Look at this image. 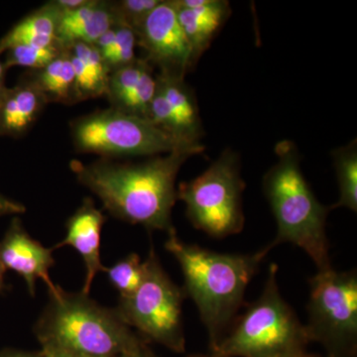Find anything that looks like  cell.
Wrapping results in <instances>:
<instances>
[{"instance_id": "7402d4cb", "label": "cell", "mask_w": 357, "mask_h": 357, "mask_svg": "<svg viewBox=\"0 0 357 357\" xmlns=\"http://www.w3.org/2000/svg\"><path fill=\"white\" fill-rule=\"evenodd\" d=\"M103 272L107 274L110 285L119 293V298H126L132 295L142 283L145 261L136 253H130L112 266L105 267Z\"/></svg>"}, {"instance_id": "4fadbf2b", "label": "cell", "mask_w": 357, "mask_h": 357, "mask_svg": "<svg viewBox=\"0 0 357 357\" xmlns=\"http://www.w3.org/2000/svg\"><path fill=\"white\" fill-rule=\"evenodd\" d=\"M107 222L102 211L96 208L91 198H84L79 208L66 222V236L52 248L70 246L83 258L86 278L81 292L89 295L96 275L105 271L100 257V239L103 225Z\"/></svg>"}, {"instance_id": "9a60e30c", "label": "cell", "mask_w": 357, "mask_h": 357, "mask_svg": "<svg viewBox=\"0 0 357 357\" xmlns=\"http://www.w3.org/2000/svg\"><path fill=\"white\" fill-rule=\"evenodd\" d=\"M46 98L27 74L0 98V136L20 138L43 112Z\"/></svg>"}, {"instance_id": "1f68e13d", "label": "cell", "mask_w": 357, "mask_h": 357, "mask_svg": "<svg viewBox=\"0 0 357 357\" xmlns=\"http://www.w3.org/2000/svg\"><path fill=\"white\" fill-rule=\"evenodd\" d=\"M188 357H223L217 356V354H211V356H204V354H192V356H190Z\"/></svg>"}, {"instance_id": "f1b7e54d", "label": "cell", "mask_w": 357, "mask_h": 357, "mask_svg": "<svg viewBox=\"0 0 357 357\" xmlns=\"http://www.w3.org/2000/svg\"><path fill=\"white\" fill-rule=\"evenodd\" d=\"M45 357H86L77 356V354H69V352L52 351V349H42Z\"/></svg>"}, {"instance_id": "d6986e66", "label": "cell", "mask_w": 357, "mask_h": 357, "mask_svg": "<svg viewBox=\"0 0 357 357\" xmlns=\"http://www.w3.org/2000/svg\"><path fill=\"white\" fill-rule=\"evenodd\" d=\"M48 102L73 105L75 96V73L67 49L50 64L39 70L27 73Z\"/></svg>"}, {"instance_id": "603a6c76", "label": "cell", "mask_w": 357, "mask_h": 357, "mask_svg": "<svg viewBox=\"0 0 357 357\" xmlns=\"http://www.w3.org/2000/svg\"><path fill=\"white\" fill-rule=\"evenodd\" d=\"M64 47L61 44L53 45L50 47L35 46H13L7 49L4 65L6 69L13 67L28 68L31 70L43 69L55 60L64 51Z\"/></svg>"}, {"instance_id": "30bf717a", "label": "cell", "mask_w": 357, "mask_h": 357, "mask_svg": "<svg viewBox=\"0 0 357 357\" xmlns=\"http://www.w3.org/2000/svg\"><path fill=\"white\" fill-rule=\"evenodd\" d=\"M136 36L138 46L146 52L145 60L158 68L159 74L185 79L194 69L174 0H161L136 31Z\"/></svg>"}, {"instance_id": "cb8c5ba5", "label": "cell", "mask_w": 357, "mask_h": 357, "mask_svg": "<svg viewBox=\"0 0 357 357\" xmlns=\"http://www.w3.org/2000/svg\"><path fill=\"white\" fill-rule=\"evenodd\" d=\"M160 2L161 0H121L112 2L115 24L128 26L136 33Z\"/></svg>"}, {"instance_id": "2e32d148", "label": "cell", "mask_w": 357, "mask_h": 357, "mask_svg": "<svg viewBox=\"0 0 357 357\" xmlns=\"http://www.w3.org/2000/svg\"><path fill=\"white\" fill-rule=\"evenodd\" d=\"M114 25L112 1L88 0L74 10H61L57 39L64 48L74 43L93 45Z\"/></svg>"}, {"instance_id": "d4e9b609", "label": "cell", "mask_w": 357, "mask_h": 357, "mask_svg": "<svg viewBox=\"0 0 357 357\" xmlns=\"http://www.w3.org/2000/svg\"><path fill=\"white\" fill-rule=\"evenodd\" d=\"M24 213H26L25 206L20 202L14 201L0 194V218L6 215H22Z\"/></svg>"}, {"instance_id": "5bb4252c", "label": "cell", "mask_w": 357, "mask_h": 357, "mask_svg": "<svg viewBox=\"0 0 357 357\" xmlns=\"http://www.w3.org/2000/svg\"><path fill=\"white\" fill-rule=\"evenodd\" d=\"M174 3L195 68L229 20L231 7L227 0H174Z\"/></svg>"}, {"instance_id": "52a82bcc", "label": "cell", "mask_w": 357, "mask_h": 357, "mask_svg": "<svg viewBox=\"0 0 357 357\" xmlns=\"http://www.w3.org/2000/svg\"><path fill=\"white\" fill-rule=\"evenodd\" d=\"M70 131L77 152L102 159L154 157L203 145L185 144L147 119L114 107L77 117L70 122Z\"/></svg>"}, {"instance_id": "ac0fdd59", "label": "cell", "mask_w": 357, "mask_h": 357, "mask_svg": "<svg viewBox=\"0 0 357 357\" xmlns=\"http://www.w3.org/2000/svg\"><path fill=\"white\" fill-rule=\"evenodd\" d=\"M75 73L76 102L105 96L109 70L93 45L74 43L66 47Z\"/></svg>"}, {"instance_id": "ba28073f", "label": "cell", "mask_w": 357, "mask_h": 357, "mask_svg": "<svg viewBox=\"0 0 357 357\" xmlns=\"http://www.w3.org/2000/svg\"><path fill=\"white\" fill-rule=\"evenodd\" d=\"M144 261L142 283L132 295L119 298L117 312L144 340L182 354L185 347L182 314L184 291L166 273L153 245Z\"/></svg>"}, {"instance_id": "277c9868", "label": "cell", "mask_w": 357, "mask_h": 357, "mask_svg": "<svg viewBox=\"0 0 357 357\" xmlns=\"http://www.w3.org/2000/svg\"><path fill=\"white\" fill-rule=\"evenodd\" d=\"M276 163L263 177V192L276 220L277 234L272 249L290 243L302 249L318 271L332 268L326 218L331 206L317 199L301 170L297 145L281 140L275 146Z\"/></svg>"}, {"instance_id": "8992f818", "label": "cell", "mask_w": 357, "mask_h": 357, "mask_svg": "<svg viewBox=\"0 0 357 357\" xmlns=\"http://www.w3.org/2000/svg\"><path fill=\"white\" fill-rule=\"evenodd\" d=\"M241 156L227 147L201 175L177 188V199L185 206V215L196 229L215 239L236 236L243 230Z\"/></svg>"}, {"instance_id": "4316f807", "label": "cell", "mask_w": 357, "mask_h": 357, "mask_svg": "<svg viewBox=\"0 0 357 357\" xmlns=\"http://www.w3.org/2000/svg\"><path fill=\"white\" fill-rule=\"evenodd\" d=\"M119 357H155V356L148 349L146 344H144L140 345L137 349H133V351H129L128 354Z\"/></svg>"}, {"instance_id": "44dd1931", "label": "cell", "mask_w": 357, "mask_h": 357, "mask_svg": "<svg viewBox=\"0 0 357 357\" xmlns=\"http://www.w3.org/2000/svg\"><path fill=\"white\" fill-rule=\"evenodd\" d=\"M150 64L145 59H136L133 63L109 73L107 96L114 109H119L122 103L133 93L139 83L143 73Z\"/></svg>"}, {"instance_id": "e0dca14e", "label": "cell", "mask_w": 357, "mask_h": 357, "mask_svg": "<svg viewBox=\"0 0 357 357\" xmlns=\"http://www.w3.org/2000/svg\"><path fill=\"white\" fill-rule=\"evenodd\" d=\"M60 15L61 10L54 1L40 7L16 23L0 38V51L3 54L7 49L18 45L50 47L60 44L57 39Z\"/></svg>"}, {"instance_id": "8fae6325", "label": "cell", "mask_w": 357, "mask_h": 357, "mask_svg": "<svg viewBox=\"0 0 357 357\" xmlns=\"http://www.w3.org/2000/svg\"><path fill=\"white\" fill-rule=\"evenodd\" d=\"M147 119L181 142L202 144L203 122L196 95L182 77L157 75L156 93Z\"/></svg>"}, {"instance_id": "7c38bea8", "label": "cell", "mask_w": 357, "mask_h": 357, "mask_svg": "<svg viewBox=\"0 0 357 357\" xmlns=\"http://www.w3.org/2000/svg\"><path fill=\"white\" fill-rule=\"evenodd\" d=\"M53 251L33 238L23 227L20 218L15 217L0 239V264L4 269L11 270L22 277L32 297L36 294L38 280L46 284L49 295H52L61 288L50 277V269L55 265Z\"/></svg>"}, {"instance_id": "484cf974", "label": "cell", "mask_w": 357, "mask_h": 357, "mask_svg": "<svg viewBox=\"0 0 357 357\" xmlns=\"http://www.w3.org/2000/svg\"><path fill=\"white\" fill-rule=\"evenodd\" d=\"M0 357H45L43 352H30L16 351V349H3L0 351Z\"/></svg>"}, {"instance_id": "5b68a950", "label": "cell", "mask_w": 357, "mask_h": 357, "mask_svg": "<svg viewBox=\"0 0 357 357\" xmlns=\"http://www.w3.org/2000/svg\"><path fill=\"white\" fill-rule=\"evenodd\" d=\"M277 274L278 265L271 263L261 295L236 317L213 354L223 357H283L307 349L310 340L305 324L282 296Z\"/></svg>"}, {"instance_id": "3957f363", "label": "cell", "mask_w": 357, "mask_h": 357, "mask_svg": "<svg viewBox=\"0 0 357 357\" xmlns=\"http://www.w3.org/2000/svg\"><path fill=\"white\" fill-rule=\"evenodd\" d=\"M34 333L42 349L86 357H119L146 344L116 307H103L89 295L67 292L62 287L49 295Z\"/></svg>"}, {"instance_id": "6da1fadb", "label": "cell", "mask_w": 357, "mask_h": 357, "mask_svg": "<svg viewBox=\"0 0 357 357\" xmlns=\"http://www.w3.org/2000/svg\"><path fill=\"white\" fill-rule=\"evenodd\" d=\"M204 145L150 157L140 163H119L100 158L91 163L70 162L77 182L98 196L112 217L149 231L174 229L172 211L177 199L176 180L191 157L204 153Z\"/></svg>"}, {"instance_id": "f546056e", "label": "cell", "mask_w": 357, "mask_h": 357, "mask_svg": "<svg viewBox=\"0 0 357 357\" xmlns=\"http://www.w3.org/2000/svg\"><path fill=\"white\" fill-rule=\"evenodd\" d=\"M6 272V270L0 264V295L6 292V290H8V286L6 285V279H4Z\"/></svg>"}, {"instance_id": "83f0119b", "label": "cell", "mask_w": 357, "mask_h": 357, "mask_svg": "<svg viewBox=\"0 0 357 357\" xmlns=\"http://www.w3.org/2000/svg\"><path fill=\"white\" fill-rule=\"evenodd\" d=\"M2 52L0 51V57H1ZM6 67L4 65L3 61L0 59V98L3 95L4 91H6L7 86H6Z\"/></svg>"}, {"instance_id": "7a4b0ae2", "label": "cell", "mask_w": 357, "mask_h": 357, "mask_svg": "<svg viewBox=\"0 0 357 357\" xmlns=\"http://www.w3.org/2000/svg\"><path fill=\"white\" fill-rule=\"evenodd\" d=\"M167 234L164 246L180 265L185 299L196 305L213 351L236 319L246 289L272 248L268 243L255 253H222L185 243L175 227Z\"/></svg>"}, {"instance_id": "4dcf8cb0", "label": "cell", "mask_w": 357, "mask_h": 357, "mask_svg": "<svg viewBox=\"0 0 357 357\" xmlns=\"http://www.w3.org/2000/svg\"><path fill=\"white\" fill-rule=\"evenodd\" d=\"M283 357H319V356H316V354H310V352L307 351V349H305V351L294 352V354H288V356H283Z\"/></svg>"}, {"instance_id": "ffe728a7", "label": "cell", "mask_w": 357, "mask_h": 357, "mask_svg": "<svg viewBox=\"0 0 357 357\" xmlns=\"http://www.w3.org/2000/svg\"><path fill=\"white\" fill-rule=\"evenodd\" d=\"M333 167L337 175L340 198L331 210L345 208L357 211V141L351 140L345 146L332 152Z\"/></svg>"}, {"instance_id": "9c48e42d", "label": "cell", "mask_w": 357, "mask_h": 357, "mask_svg": "<svg viewBox=\"0 0 357 357\" xmlns=\"http://www.w3.org/2000/svg\"><path fill=\"white\" fill-rule=\"evenodd\" d=\"M309 285L305 328L310 342L323 345L328 357H356V270H321L310 278Z\"/></svg>"}]
</instances>
